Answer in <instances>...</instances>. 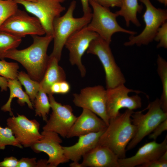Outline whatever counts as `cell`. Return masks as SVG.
Instances as JSON below:
<instances>
[{
    "label": "cell",
    "mask_w": 167,
    "mask_h": 167,
    "mask_svg": "<svg viewBox=\"0 0 167 167\" xmlns=\"http://www.w3.org/2000/svg\"><path fill=\"white\" fill-rule=\"evenodd\" d=\"M31 36L33 41L29 46L21 50L16 48L9 50L2 55L1 59L8 58L18 62L24 67L32 79L40 82L46 68L49 58L47 50L53 40V36Z\"/></svg>",
    "instance_id": "6da1fadb"
},
{
    "label": "cell",
    "mask_w": 167,
    "mask_h": 167,
    "mask_svg": "<svg viewBox=\"0 0 167 167\" xmlns=\"http://www.w3.org/2000/svg\"><path fill=\"white\" fill-rule=\"evenodd\" d=\"M134 112L127 109L123 113H120L110 119L98 143V145L110 149L118 159L126 157V147L136 133V127L131 120Z\"/></svg>",
    "instance_id": "7a4b0ae2"
},
{
    "label": "cell",
    "mask_w": 167,
    "mask_h": 167,
    "mask_svg": "<svg viewBox=\"0 0 167 167\" xmlns=\"http://www.w3.org/2000/svg\"><path fill=\"white\" fill-rule=\"evenodd\" d=\"M76 2L73 0L65 14L55 18L53 24L54 44L52 52L49 55L60 60L63 48L69 37L74 32L87 26L90 22L92 13L83 15L79 18L73 16Z\"/></svg>",
    "instance_id": "3957f363"
},
{
    "label": "cell",
    "mask_w": 167,
    "mask_h": 167,
    "mask_svg": "<svg viewBox=\"0 0 167 167\" xmlns=\"http://www.w3.org/2000/svg\"><path fill=\"white\" fill-rule=\"evenodd\" d=\"M145 114L142 111L134 112L131 116V120L135 126V135L126 147V150L135 147L146 136L151 133L161 122L167 119V112L162 109L160 99L156 98L150 103Z\"/></svg>",
    "instance_id": "277c9868"
},
{
    "label": "cell",
    "mask_w": 167,
    "mask_h": 167,
    "mask_svg": "<svg viewBox=\"0 0 167 167\" xmlns=\"http://www.w3.org/2000/svg\"><path fill=\"white\" fill-rule=\"evenodd\" d=\"M89 4L91 6L93 13L87 28L96 33L100 37L110 44L112 37L116 32H122L135 35L136 32L125 29L118 23L116 13L111 12L109 8L104 7L92 0H89Z\"/></svg>",
    "instance_id": "5b68a950"
},
{
    "label": "cell",
    "mask_w": 167,
    "mask_h": 167,
    "mask_svg": "<svg viewBox=\"0 0 167 167\" xmlns=\"http://www.w3.org/2000/svg\"><path fill=\"white\" fill-rule=\"evenodd\" d=\"M110 44L99 36L92 41L87 50L88 54L96 56L101 62L105 73L106 89L124 84L126 82L116 62Z\"/></svg>",
    "instance_id": "8992f818"
},
{
    "label": "cell",
    "mask_w": 167,
    "mask_h": 167,
    "mask_svg": "<svg viewBox=\"0 0 167 167\" xmlns=\"http://www.w3.org/2000/svg\"><path fill=\"white\" fill-rule=\"evenodd\" d=\"M138 0L143 3L146 7L143 16L145 27L138 35H131L129 37L128 41L124 43L126 46L135 45L139 46L148 45L154 40L159 28L167 21L166 10L156 8L150 0Z\"/></svg>",
    "instance_id": "52a82bcc"
},
{
    "label": "cell",
    "mask_w": 167,
    "mask_h": 167,
    "mask_svg": "<svg viewBox=\"0 0 167 167\" xmlns=\"http://www.w3.org/2000/svg\"><path fill=\"white\" fill-rule=\"evenodd\" d=\"M73 102L76 106L90 110L108 125L106 89L100 85L87 87L81 89L79 93L73 94Z\"/></svg>",
    "instance_id": "ba28073f"
},
{
    "label": "cell",
    "mask_w": 167,
    "mask_h": 167,
    "mask_svg": "<svg viewBox=\"0 0 167 167\" xmlns=\"http://www.w3.org/2000/svg\"><path fill=\"white\" fill-rule=\"evenodd\" d=\"M66 0H37L34 2H15L22 5L27 11L39 19L46 35H53L54 20L65 10V7L62 3Z\"/></svg>",
    "instance_id": "9c48e42d"
},
{
    "label": "cell",
    "mask_w": 167,
    "mask_h": 167,
    "mask_svg": "<svg viewBox=\"0 0 167 167\" xmlns=\"http://www.w3.org/2000/svg\"><path fill=\"white\" fill-rule=\"evenodd\" d=\"M106 90V109L109 120L118 115L122 109L125 108L133 110L142 107V100L140 96L138 94L128 95L132 92L137 94L143 93L141 91L129 89L124 84Z\"/></svg>",
    "instance_id": "30bf717a"
},
{
    "label": "cell",
    "mask_w": 167,
    "mask_h": 167,
    "mask_svg": "<svg viewBox=\"0 0 167 167\" xmlns=\"http://www.w3.org/2000/svg\"><path fill=\"white\" fill-rule=\"evenodd\" d=\"M48 97L52 112L43 130L54 132L63 138H66L77 117L70 105L58 102L53 95H48Z\"/></svg>",
    "instance_id": "8fae6325"
},
{
    "label": "cell",
    "mask_w": 167,
    "mask_h": 167,
    "mask_svg": "<svg viewBox=\"0 0 167 167\" xmlns=\"http://www.w3.org/2000/svg\"><path fill=\"white\" fill-rule=\"evenodd\" d=\"M0 31L21 37L30 35L42 36L45 33L40 21L25 11L19 9L0 26Z\"/></svg>",
    "instance_id": "7c38bea8"
},
{
    "label": "cell",
    "mask_w": 167,
    "mask_h": 167,
    "mask_svg": "<svg viewBox=\"0 0 167 167\" xmlns=\"http://www.w3.org/2000/svg\"><path fill=\"white\" fill-rule=\"evenodd\" d=\"M99 36L96 33L88 29L86 26L72 34L65 43L64 46L69 51L71 64L77 66L82 77L85 75L86 71L82 63V57L92 41Z\"/></svg>",
    "instance_id": "4fadbf2b"
},
{
    "label": "cell",
    "mask_w": 167,
    "mask_h": 167,
    "mask_svg": "<svg viewBox=\"0 0 167 167\" xmlns=\"http://www.w3.org/2000/svg\"><path fill=\"white\" fill-rule=\"evenodd\" d=\"M7 125L11 130L16 140L24 147H31L41 139L40 125L35 119L30 120L23 115L17 114L6 120Z\"/></svg>",
    "instance_id": "5bb4252c"
},
{
    "label": "cell",
    "mask_w": 167,
    "mask_h": 167,
    "mask_svg": "<svg viewBox=\"0 0 167 167\" xmlns=\"http://www.w3.org/2000/svg\"><path fill=\"white\" fill-rule=\"evenodd\" d=\"M42 138L33 144L31 148L37 153L43 152L49 156L47 160L49 167H56L59 165L68 162L70 161L64 154L62 140L56 133L50 131H43L41 133Z\"/></svg>",
    "instance_id": "9a60e30c"
},
{
    "label": "cell",
    "mask_w": 167,
    "mask_h": 167,
    "mask_svg": "<svg viewBox=\"0 0 167 167\" xmlns=\"http://www.w3.org/2000/svg\"><path fill=\"white\" fill-rule=\"evenodd\" d=\"M167 151V136L161 143L156 140L146 143L138 149L134 156L118 159L120 167H134L158 159Z\"/></svg>",
    "instance_id": "2e32d148"
},
{
    "label": "cell",
    "mask_w": 167,
    "mask_h": 167,
    "mask_svg": "<svg viewBox=\"0 0 167 167\" xmlns=\"http://www.w3.org/2000/svg\"><path fill=\"white\" fill-rule=\"evenodd\" d=\"M107 126L105 122L90 110L83 109L71 127L66 138H70L105 130Z\"/></svg>",
    "instance_id": "e0dca14e"
},
{
    "label": "cell",
    "mask_w": 167,
    "mask_h": 167,
    "mask_svg": "<svg viewBox=\"0 0 167 167\" xmlns=\"http://www.w3.org/2000/svg\"><path fill=\"white\" fill-rule=\"evenodd\" d=\"M82 158L81 167H120L117 156L104 146L97 145Z\"/></svg>",
    "instance_id": "ac0fdd59"
},
{
    "label": "cell",
    "mask_w": 167,
    "mask_h": 167,
    "mask_svg": "<svg viewBox=\"0 0 167 167\" xmlns=\"http://www.w3.org/2000/svg\"><path fill=\"white\" fill-rule=\"evenodd\" d=\"M105 130L81 135L73 145L62 146L66 157L69 161L79 162L83 156L97 145L100 138Z\"/></svg>",
    "instance_id": "d6986e66"
},
{
    "label": "cell",
    "mask_w": 167,
    "mask_h": 167,
    "mask_svg": "<svg viewBox=\"0 0 167 167\" xmlns=\"http://www.w3.org/2000/svg\"><path fill=\"white\" fill-rule=\"evenodd\" d=\"M59 61L56 58L49 56L46 68L40 83L41 89L50 94V88L54 84L66 80V74L63 69L58 64Z\"/></svg>",
    "instance_id": "ffe728a7"
},
{
    "label": "cell",
    "mask_w": 167,
    "mask_h": 167,
    "mask_svg": "<svg viewBox=\"0 0 167 167\" xmlns=\"http://www.w3.org/2000/svg\"><path fill=\"white\" fill-rule=\"evenodd\" d=\"M7 81V86L10 90V96L6 103L2 107L1 110L4 112H8L11 116H13L11 104L14 98H17V102L21 106L26 103L30 109H33L32 102L28 95L22 90L21 84L17 79H8Z\"/></svg>",
    "instance_id": "44dd1931"
},
{
    "label": "cell",
    "mask_w": 167,
    "mask_h": 167,
    "mask_svg": "<svg viewBox=\"0 0 167 167\" xmlns=\"http://www.w3.org/2000/svg\"><path fill=\"white\" fill-rule=\"evenodd\" d=\"M138 1L122 0L120 9L115 12L118 16L124 18L127 27L129 26L130 23L138 27L141 26L137 17V14L141 12L142 6L139 4Z\"/></svg>",
    "instance_id": "7402d4cb"
},
{
    "label": "cell",
    "mask_w": 167,
    "mask_h": 167,
    "mask_svg": "<svg viewBox=\"0 0 167 167\" xmlns=\"http://www.w3.org/2000/svg\"><path fill=\"white\" fill-rule=\"evenodd\" d=\"M157 72L162 83V92L160 99L161 107L167 112V62L158 55L157 61Z\"/></svg>",
    "instance_id": "603a6c76"
},
{
    "label": "cell",
    "mask_w": 167,
    "mask_h": 167,
    "mask_svg": "<svg viewBox=\"0 0 167 167\" xmlns=\"http://www.w3.org/2000/svg\"><path fill=\"white\" fill-rule=\"evenodd\" d=\"M47 94L40 89L33 103L35 109V116L42 117L43 120L46 122L47 115L49 114L51 105Z\"/></svg>",
    "instance_id": "cb8c5ba5"
},
{
    "label": "cell",
    "mask_w": 167,
    "mask_h": 167,
    "mask_svg": "<svg viewBox=\"0 0 167 167\" xmlns=\"http://www.w3.org/2000/svg\"><path fill=\"white\" fill-rule=\"evenodd\" d=\"M17 79L24 86L25 92L33 104L40 90V83L32 79L28 74L23 71L18 72Z\"/></svg>",
    "instance_id": "d4e9b609"
},
{
    "label": "cell",
    "mask_w": 167,
    "mask_h": 167,
    "mask_svg": "<svg viewBox=\"0 0 167 167\" xmlns=\"http://www.w3.org/2000/svg\"><path fill=\"white\" fill-rule=\"evenodd\" d=\"M22 41V38L10 33L0 31V59L7 51L16 48Z\"/></svg>",
    "instance_id": "484cf974"
},
{
    "label": "cell",
    "mask_w": 167,
    "mask_h": 167,
    "mask_svg": "<svg viewBox=\"0 0 167 167\" xmlns=\"http://www.w3.org/2000/svg\"><path fill=\"white\" fill-rule=\"evenodd\" d=\"M7 145L23 148V146L16 139L11 130L7 126L2 127L0 125V149L4 150Z\"/></svg>",
    "instance_id": "4316f807"
},
{
    "label": "cell",
    "mask_w": 167,
    "mask_h": 167,
    "mask_svg": "<svg viewBox=\"0 0 167 167\" xmlns=\"http://www.w3.org/2000/svg\"><path fill=\"white\" fill-rule=\"evenodd\" d=\"M18 9V3L15 1L0 0V27Z\"/></svg>",
    "instance_id": "83f0119b"
},
{
    "label": "cell",
    "mask_w": 167,
    "mask_h": 167,
    "mask_svg": "<svg viewBox=\"0 0 167 167\" xmlns=\"http://www.w3.org/2000/svg\"><path fill=\"white\" fill-rule=\"evenodd\" d=\"M0 61V75L7 79H17L19 68L17 63L8 62L4 59Z\"/></svg>",
    "instance_id": "f1b7e54d"
},
{
    "label": "cell",
    "mask_w": 167,
    "mask_h": 167,
    "mask_svg": "<svg viewBox=\"0 0 167 167\" xmlns=\"http://www.w3.org/2000/svg\"><path fill=\"white\" fill-rule=\"evenodd\" d=\"M154 40L159 42L156 47L157 48H167V22L163 24L158 28Z\"/></svg>",
    "instance_id": "f546056e"
},
{
    "label": "cell",
    "mask_w": 167,
    "mask_h": 167,
    "mask_svg": "<svg viewBox=\"0 0 167 167\" xmlns=\"http://www.w3.org/2000/svg\"><path fill=\"white\" fill-rule=\"evenodd\" d=\"M167 130V119L164 121L159 124L152 132L149 134V139L156 140L157 137L161 133Z\"/></svg>",
    "instance_id": "4dcf8cb0"
},
{
    "label": "cell",
    "mask_w": 167,
    "mask_h": 167,
    "mask_svg": "<svg viewBox=\"0 0 167 167\" xmlns=\"http://www.w3.org/2000/svg\"><path fill=\"white\" fill-rule=\"evenodd\" d=\"M106 8L119 7L121 6L122 0H92Z\"/></svg>",
    "instance_id": "1f68e13d"
},
{
    "label": "cell",
    "mask_w": 167,
    "mask_h": 167,
    "mask_svg": "<svg viewBox=\"0 0 167 167\" xmlns=\"http://www.w3.org/2000/svg\"><path fill=\"white\" fill-rule=\"evenodd\" d=\"M36 158H22L19 162L17 167H37Z\"/></svg>",
    "instance_id": "d6a6232c"
},
{
    "label": "cell",
    "mask_w": 167,
    "mask_h": 167,
    "mask_svg": "<svg viewBox=\"0 0 167 167\" xmlns=\"http://www.w3.org/2000/svg\"><path fill=\"white\" fill-rule=\"evenodd\" d=\"M18 162L19 160L15 157H6L0 162V167H17Z\"/></svg>",
    "instance_id": "836d02e7"
},
{
    "label": "cell",
    "mask_w": 167,
    "mask_h": 167,
    "mask_svg": "<svg viewBox=\"0 0 167 167\" xmlns=\"http://www.w3.org/2000/svg\"><path fill=\"white\" fill-rule=\"evenodd\" d=\"M58 87L59 94H65L68 93L71 89L70 84L66 80L58 82Z\"/></svg>",
    "instance_id": "e575fe53"
},
{
    "label": "cell",
    "mask_w": 167,
    "mask_h": 167,
    "mask_svg": "<svg viewBox=\"0 0 167 167\" xmlns=\"http://www.w3.org/2000/svg\"><path fill=\"white\" fill-rule=\"evenodd\" d=\"M140 167H167V162H164L157 159L145 163Z\"/></svg>",
    "instance_id": "d590c367"
},
{
    "label": "cell",
    "mask_w": 167,
    "mask_h": 167,
    "mask_svg": "<svg viewBox=\"0 0 167 167\" xmlns=\"http://www.w3.org/2000/svg\"><path fill=\"white\" fill-rule=\"evenodd\" d=\"M80 0L84 13L83 15H88L92 13V10L89 5V0Z\"/></svg>",
    "instance_id": "8d00e7d4"
},
{
    "label": "cell",
    "mask_w": 167,
    "mask_h": 167,
    "mask_svg": "<svg viewBox=\"0 0 167 167\" xmlns=\"http://www.w3.org/2000/svg\"><path fill=\"white\" fill-rule=\"evenodd\" d=\"M7 85V79L0 75V87L1 91H6L8 88Z\"/></svg>",
    "instance_id": "74e56055"
},
{
    "label": "cell",
    "mask_w": 167,
    "mask_h": 167,
    "mask_svg": "<svg viewBox=\"0 0 167 167\" xmlns=\"http://www.w3.org/2000/svg\"><path fill=\"white\" fill-rule=\"evenodd\" d=\"M37 162V167H49L46 160L41 159Z\"/></svg>",
    "instance_id": "f35d334b"
},
{
    "label": "cell",
    "mask_w": 167,
    "mask_h": 167,
    "mask_svg": "<svg viewBox=\"0 0 167 167\" xmlns=\"http://www.w3.org/2000/svg\"><path fill=\"white\" fill-rule=\"evenodd\" d=\"M158 159L162 161L167 162V151L164 152Z\"/></svg>",
    "instance_id": "ab89813d"
},
{
    "label": "cell",
    "mask_w": 167,
    "mask_h": 167,
    "mask_svg": "<svg viewBox=\"0 0 167 167\" xmlns=\"http://www.w3.org/2000/svg\"><path fill=\"white\" fill-rule=\"evenodd\" d=\"M69 166L71 167H81L80 163L79 162L73 161L70 165Z\"/></svg>",
    "instance_id": "60d3db41"
},
{
    "label": "cell",
    "mask_w": 167,
    "mask_h": 167,
    "mask_svg": "<svg viewBox=\"0 0 167 167\" xmlns=\"http://www.w3.org/2000/svg\"><path fill=\"white\" fill-rule=\"evenodd\" d=\"M9 1H12L16 2L17 1H23L25 2H34L36 1L37 0H6Z\"/></svg>",
    "instance_id": "b9f144b4"
},
{
    "label": "cell",
    "mask_w": 167,
    "mask_h": 167,
    "mask_svg": "<svg viewBox=\"0 0 167 167\" xmlns=\"http://www.w3.org/2000/svg\"><path fill=\"white\" fill-rule=\"evenodd\" d=\"M159 2L163 4H164L165 6L167 5V0H156Z\"/></svg>",
    "instance_id": "7bdbcfd3"
}]
</instances>
